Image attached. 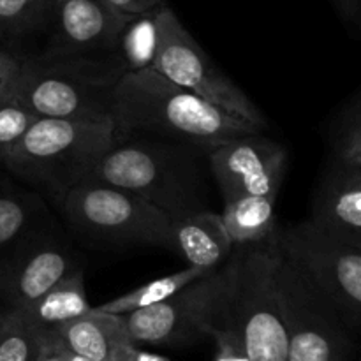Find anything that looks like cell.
<instances>
[{"label": "cell", "instance_id": "cell-9", "mask_svg": "<svg viewBox=\"0 0 361 361\" xmlns=\"http://www.w3.org/2000/svg\"><path fill=\"white\" fill-rule=\"evenodd\" d=\"M277 247L356 330L361 319V247L324 235L309 221L277 229Z\"/></svg>", "mask_w": 361, "mask_h": 361}, {"label": "cell", "instance_id": "cell-28", "mask_svg": "<svg viewBox=\"0 0 361 361\" xmlns=\"http://www.w3.org/2000/svg\"><path fill=\"white\" fill-rule=\"evenodd\" d=\"M212 338L217 345V358H215V361H249L242 348L233 338L226 337V335H214Z\"/></svg>", "mask_w": 361, "mask_h": 361}, {"label": "cell", "instance_id": "cell-12", "mask_svg": "<svg viewBox=\"0 0 361 361\" xmlns=\"http://www.w3.org/2000/svg\"><path fill=\"white\" fill-rule=\"evenodd\" d=\"M78 268L83 267L73 250L49 236L37 235L14 247L0 261V317L27 309Z\"/></svg>", "mask_w": 361, "mask_h": 361}, {"label": "cell", "instance_id": "cell-30", "mask_svg": "<svg viewBox=\"0 0 361 361\" xmlns=\"http://www.w3.org/2000/svg\"><path fill=\"white\" fill-rule=\"evenodd\" d=\"M342 20L349 25H358L361 16V0H331Z\"/></svg>", "mask_w": 361, "mask_h": 361}, {"label": "cell", "instance_id": "cell-7", "mask_svg": "<svg viewBox=\"0 0 361 361\" xmlns=\"http://www.w3.org/2000/svg\"><path fill=\"white\" fill-rule=\"evenodd\" d=\"M152 69L210 104L261 129L267 127L263 113L249 95L212 62L210 55L197 44L168 6L157 9V46Z\"/></svg>", "mask_w": 361, "mask_h": 361}, {"label": "cell", "instance_id": "cell-15", "mask_svg": "<svg viewBox=\"0 0 361 361\" xmlns=\"http://www.w3.org/2000/svg\"><path fill=\"white\" fill-rule=\"evenodd\" d=\"M53 334L71 353L90 361H136L137 349L118 314L92 307L90 312L60 324Z\"/></svg>", "mask_w": 361, "mask_h": 361}, {"label": "cell", "instance_id": "cell-29", "mask_svg": "<svg viewBox=\"0 0 361 361\" xmlns=\"http://www.w3.org/2000/svg\"><path fill=\"white\" fill-rule=\"evenodd\" d=\"M34 361H67V348L59 341L55 334L48 335L41 353Z\"/></svg>", "mask_w": 361, "mask_h": 361}, {"label": "cell", "instance_id": "cell-32", "mask_svg": "<svg viewBox=\"0 0 361 361\" xmlns=\"http://www.w3.org/2000/svg\"><path fill=\"white\" fill-rule=\"evenodd\" d=\"M67 361H90V360L83 358V356L76 355V353H71L69 349H67Z\"/></svg>", "mask_w": 361, "mask_h": 361}, {"label": "cell", "instance_id": "cell-26", "mask_svg": "<svg viewBox=\"0 0 361 361\" xmlns=\"http://www.w3.org/2000/svg\"><path fill=\"white\" fill-rule=\"evenodd\" d=\"M20 71L21 63L16 59L0 51V95L13 90L18 81V76H20Z\"/></svg>", "mask_w": 361, "mask_h": 361}, {"label": "cell", "instance_id": "cell-23", "mask_svg": "<svg viewBox=\"0 0 361 361\" xmlns=\"http://www.w3.org/2000/svg\"><path fill=\"white\" fill-rule=\"evenodd\" d=\"M48 335L39 331L20 314L0 317V361H34Z\"/></svg>", "mask_w": 361, "mask_h": 361}, {"label": "cell", "instance_id": "cell-19", "mask_svg": "<svg viewBox=\"0 0 361 361\" xmlns=\"http://www.w3.org/2000/svg\"><path fill=\"white\" fill-rule=\"evenodd\" d=\"M203 274H207V271L200 270V268L187 267L171 275L155 279V281L148 282V284L141 286V288L133 289V291L126 293V295L118 296V298L111 300V302L102 303V305L95 307V309L101 310V312L118 314L120 316V314L133 312V310L143 309V307H150L154 305V303L162 302V300H166L168 296L175 295V293L180 291L183 286L192 282L194 279L201 277Z\"/></svg>", "mask_w": 361, "mask_h": 361}, {"label": "cell", "instance_id": "cell-6", "mask_svg": "<svg viewBox=\"0 0 361 361\" xmlns=\"http://www.w3.org/2000/svg\"><path fill=\"white\" fill-rule=\"evenodd\" d=\"M275 284L288 331V361H348L355 348V330L335 303L281 250Z\"/></svg>", "mask_w": 361, "mask_h": 361}, {"label": "cell", "instance_id": "cell-16", "mask_svg": "<svg viewBox=\"0 0 361 361\" xmlns=\"http://www.w3.org/2000/svg\"><path fill=\"white\" fill-rule=\"evenodd\" d=\"M173 250L185 257L189 267L215 270L229 257L233 242L221 214L197 210L171 219Z\"/></svg>", "mask_w": 361, "mask_h": 361}, {"label": "cell", "instance_id": "cell-17", "mask_svg": "<svg viewBox=\"0 0 361 361\" xmlns=\"http://www.w3.org/2000/svg\"><path fill=\"white\" fill-rule=\"evenodd\" d=\"M92 307L85 293L83 268H78L71 275L53 286L48 293L35 300L27 309L20 310V314L27 323L37 328L46 335H51L60 324L90 312Z\"/></svg>", "mask_w": 361, "mask_h": 361}, {"label": "cell", "instance_id": "cell-20", "mask_svg": "<svg viewBox=\"0 0 361 361\" xmlns=\"http://www.w3.org/2000/svg\"><path fill=\"white\" fill-rule=\"evenodd\" d=\"M157 46V9L134 16L120 34L116 48L122 71H140L152 67Z\"/></svg>", "mask_w": 361, "mask_h": 361}, {"label": "cell", "instance_id": "cell-10", "mask_svg": "<svg viewBox=\"0 0 361 361\" xmlns=\"http://www.w3.org/2000/svg\"><path fill=\"white\" fill-rule=\"evenodd\" d=\"M224 264V263H222ZM222 264L150 307L120 314L134 345H190L207 337V317L224 279Z\"/></svg>", "mask_w": 361, "mask_h": 361}, {"label": "cell", "instance_id": "cell-13", "mask_svg": "<svg viewBox=\"0 0 361 361\" xmlns=\"http://www.w3.org/2000/svg\"><path fill=\"white\" fill-rule=\"evenodd\" d=\"M63 55L116 48L120 34L134 16L120 13L108 0H53Z\"/></svg>", "mask_w": 361, "mask_h": 361}, {"label": "cell", "instance_id": "cell-2", "mask_svg": "<svg viewBox=\"0 0 361 361\" xmlns=\"http://www.w3.org/2000/svg\"><path fill=\"white\" fill-rule=\"evenodd\" d=\"M277 231L259 243L235 245L207 317V337L226 335L249 361H288V331L275 284Z\"/></svg>", "mask_w": 361, "mask_h": 361}, {"label": "cell", "instance_id": "cell-5", "mask_svg": "<svg viewBox=\"0 0 361 361\" xmlns=\"http://www.w3.org/2000/svg\"><path fill=\"white\" fill-rule=\"evenodd\" d=\"M56 203L71 228L90 240L173 250L171 217L130 190L87 180Z\"/></svg>", "mask_w": 361, "mask_h": 361}, {"label": "cell", "instance_id": "cell-4", "mask_svg": "<svg viewBox=\"0 0 361 361\" xmlns=\"http://www.w3.org/2000/svg\"><path fill=\"white\" fill-rule=\"evenodd\" d=\"M115 137L113 120L37 118L0 166L59 201L88 178Z\"/></svg>", "mask_w": 361, "mask_h": 361}, {"label": "cell", "instance_id": "cell-21", "mask_svg": "<svg viewBox=\"0 0 361 361\" xmlns=\"http://www.w3.org/2000/svg\"><path fill=\"white\" fill-rule=\"evenodd\" d=\"M37 208L34 197L0 192V250L21 245L37 236Z\"/></svg>", "mask_w": 361, "mask_h": 361}, {"label": "cell", "instance_id": "cell-1", "mask_svg": "<svg viewBox=\"0 0 361 361\" xmlns=\"http://www.w3.org/2000/svg\"><path fill=\"white\" fill-rule=\"evenodd\" d=\"M111 115L116 134H152L204 154L263 130L178 87L152 67L127 71L115 81Z\"/></svg>", "mask_w": 361, "mask_h": 361}, {"label": "cell", "instance_id": "cell-27", "mask_svg": "<svg viewBox=\"0 0 361 361\" xmlns=\"http://www.w3.org/2000/svg\"><path fill=\"white\" fill-rule=\"evenodd\" d=\"M108 2L120 13L129 14V16L152 13V11L166 6V0H108Z\"/></svg>", "mask_w": 361, "mask_h": 361}, {"label": "cell", "instance_id": "cell-25", "mask_svg": "<svg viewBox=\"0 0 361 361\" xmlns=\"http://www.w3.org/2000/svg\"><path fill=\"white\" fill-rule=\"evenodd\" d=\"M13 90L0 95V162L37 120L34 113L18 101Z\"/></svg>", "mask_w": 361, "mask_h": 361}, {"label": "cell", "instance_id": "cell-11", "mask_svg": "<svg viewBox=\"0 0 361 361\" xmlns=\"http://www.w3.org/2000/svg\"><path fill=\"white\" fill-rule=\"evenodd\" d=\"M222 200L267 196L277 200L288 169V150L263 130L235 137L207 154Z\"/></svg>", "mask_w": 361, "mask_h": 361}, {"label": "cell", "instance_id": "cell-3", "mask_svg": "<svg viewBox=\"0 0 361 361\" xmlns=\"http://www.w3.org/2000/svg\"><path fill=\"white\" fill-rule=\"evenodd\" d=\"M200 155L207 154L162 137L136 140L134 134H116L87 180L130 190L171 219L182 217L208 210Z\"/></svg>", "mask_w": 361, "mask_h": 361}, {"label": "cell", "instance_id": "cell-14", "mask_svg": "<svg viewBox=\"0 0 361 361\" xmlns=\"http://www.w3.org/2000/svg\"><path fill=\"white\" fill-rule=\"evenodd\" d=\"M309 222L324 235L361 247V171L330 162L314 197Z\"/></svg>", "mask_w": 361, "mask_h": 361}, {"label": "cell", "instance_id": "cell-18", "mask_svg": "<svg viewBox=\"0 0 361 361\" xmlns=\"http://www.w3.org/2000/svg\"><path fill=\"white\" fill-rule=\"evenodd\" d=\"M275 201L267 196H245L226 201L221 217L233 245H249L268 240L277 231Z\"/></svg>", "mask_w": 361, "mask_h": 361}, {"label": "cell", "instance_id": "cell-8", "mask_svg": "<svg viewBox=\"0 0 361 361\" xmlns=\"http://www.w3.org/2000/svg\"><path fill=\"white\" fill-rule=\"evenodd\" d=\"M120 76L71 63L28 62L21 63L13 92L37 118L113 120L111 90Z\"/></svg>", "mask_w": 361, "mask_h": 361}, {"label": "cell", "instance_id": "cell-31", "mask_svg": "<svg viewBox=\"0 0 361 361\" xmlns=\"http://www.w3.org/2000/svg\"><path fill=\"white\" fill-rule=\"evenodd\" d=\"M136 361H168V360L161 358V356H155V355H145V353H140V351H137V355H136Z\"/></svg>", "mask_w": 361, "mask_h": 361}, {"label": "cell", "instance_id": "cell-24", "mask_svg": "<svg viewBox=\"0 0 361 361\" xmlns=\"http://www.w3.org/2000/svg\"><path fill=\"white\" fill-rule=\"evenodd\" d=\"M53 0H0V37L25 34L51 11Z\"/></svg>", "mask_w": 361, "mask_h": 361}, {"label": "cell", "instance_id": "cell-22", "mask_svg": "<svg viewBox=\"0 0 361 361\" xmlns=\"http://www.w3.org/2000/svg\"><path fill=\"white\" fill-rule=\"evenodd\" d=\"M331 162L351 171H361V101L355 95L341 109L330 133Z\"/></svg>", "mask_w": 361, "mask_h": 361}]
</instances>
